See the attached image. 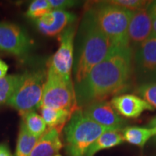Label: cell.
<instances>
[{"instance_id":"6da1fadb","label":"cell","mask_w":156,"mask_h":156,"mask_svg":"<svg viewBox=\"0 0 156 156\" xmlns=\"http://www.w3.org/2000/svg\"><path fill=\"white\" fill-rule=\"evenodd\" d=\"M132 74L133 49L129 46H114L83 80L75 85L78 108L124 92L129 88Z\"/></svg>"},{"instance_id":"7a4b0ae2","label":"cell","mask_w":156,"mask_h":156,"mask_svg":"<svg viewBox=\"0 0 156 156\" xmlns=\"http://www.w3.org/2000/svg\"><path fill=\"white\" fill-rule=\"evenodd\" d=\"M114 46L99 27L93 9H87L77 32L73 65L75 84L83 80Z\"/></svg>"},{"instance_id":"3957f363","label":"cell","mask_w":156,"mask_h":156,"mask_svg":"<svg viewBox=\"0 0 156 156\" xmlns=\"http://www.w3.org/2000/svg\"><path fill=\"white\" fill-rule=\"evenodd\" d=\"M116 130L104 127L90 119L77 108L64 128L65 149L68 156H85L88 148L104 132Z\"/></svg>"},{"instance_id":"277c9868","label":"cell","mask_w":156,"mask_h":156,"mask_svg":"<svg viewBox=\"0 0 156 156\" xmlns=\"http://www.w3.org/2000/svg\"><path fill=\"white\" fill-rule=\"evenodd\" d=\"M92 9L101 30L114 46H129L127 31L132 12L108 1L99 2Z\"/></svg>"},{"instance_id":"5b68a950","label":"cell","mask_w":156,"mask_h":156,"mask_svg":"<svg viewBox=\"0 0 156 156\" xmlns=\"http://www.w3.org/2000/svg\"><path fill=\"white\" fill-rule=\"evenodd\" d=\"M46 80L44 69L28 71L22 74V80L7 104L21 116L38 108Z\"/></svg>"},{"instance_id":"8992f818","label":"cell","mask_w":156,"mask_h":156,"mask_svg":"<svg viewBox=\"0 0 156 156\" xmlns=\"http://www.w3.org/2000/svg\"><path fill=\"white\" fill-rule=\"evenodd\" d=\"M41 107L66 109L73 114L78 107L73 80H65L48 69L38 108Z\"/></svg>"},{"instance_id":"52a82bcc","label":"cell","mask_w":156,"mask_h":156,"mask_svg":"<svg viewBox=\"0 0 156 156\" xmlns=\"http://www.w3.org/2000/svg\"><path fill=\"white\" fill-rule=\"evenodd\" d=\"M75 34L76 27L72 25L59 35V47L51 58L48 65V69L67 81H72Z\"/></svg>"},{"instance_id":"ba28073f","label":"cell","mask_w":156,"mask_h":156,"mask_svg":"<svg viewBox=\"0 0 156 156\" xmlns=\"http://www.w3.org/2000/svg\"><path fill=\"white\" fill-rule=\"evenodd\" d=\"M133 73L139 85L156 83V35H152L135 49Z\"/></svg>"},{"instance_id":"9c48e42d","label":"cell","mask_w":156,"mask_h":156,"mask_svg":"<svg viewBox=\"0 0 156 156\" xmlns=\"http://www.w3.org/2000/svg\"><path fill=\"white\" fill-rule=\"evenodd\" d=\"M33 42L25 30L10 23H0V50L23 57L30 50Z\"/></svg>"},{"instance_id":"30bf717a","label":"cell","mask_w":156,"mask_h":156,"mask_svg":"<svg viewBox=\"0 0 156 156\" xmlns=\"http://www.w3.org/2000/svg\"><path fill=\"white\" fill-rule=\"evenodd\" d=\"M84 114L90 119L104 127L122 130L126 121L118 114L109 102L97 101L82 108Z\"/></svg>"},{"instance_id":"8fae6325","label":"cell","mask_w":156,"mask_h":156,"mask_svg":"<svg viewBox=\"0 0 156 156\" xmlns=\"http://www.w3.org/2000/svg\"><path fill=\"white\" fill-rule=\"evenodd\" d=\"M152 35V18L147 7L132 12L127 31L129 46L136 49Z\"/></svg>"},{"instance_id":"7c38bea8","label":"cell","mask_w":156,"mask_h":156,"mask_svg":"<svg viewBox=\"0 0 156 156\" xmlns=\"http://www.w3.org/2000/svg\"><path fill=\"white\" fill-rule=\"evenodd\" d=\"M76 21V15L67 10H51L36 20L37 28L47 36L60 35Z\"/></svg>"},{"instance_id":"4fadbf2b","label":"cell","mask_w":156,"mask_h":156,"mask_svg":"<svg viewBox=\"0 0 156 156\" xmlns=\"http://www.w3.org/2000/svg\"><path fill=\"white\" fill-rule=\"evenodd\" d=\"M119 115L126 119H136L145 111H153L154 108L141 98L135 95H117L110 102Z\"/></svg>"},{"instance_id":"5bb4252c","label":"cell","mask_w":156,"mask_h":156,"mask_svg":"<svg viewBox=\"0 0 156 156\" xmlns=\"http://www.w3.org/2000/svg\"><path fill=\"white\" fill-rule=\"evenodd\" d=\"M61 132L56 129L47 128L41 136L30 156H55L63 147Z\"/></svg>"},{"instance_id":"9a60e30c","label":"cell","mask_w":156,"mask_h":156,"mask_svg":"<svg viewBox=\"0 0 156 156\" xmlns=\"http://www.w3.org/2000/svg\"><path fill=\"white\" fill-rule=\"evenodd\" d=\"M124 142L121 130H110L99 136L87 150L85 156H94L101 151L110 149Z\"/></svg>"},{"instance_id":"2e32d148","label":"cell","mask_w":156,"mask_h":156,"mask_svg":"<svg viewBox=\"0 0 156 156\" xmlns=\"http://www.w3.org/2000/svg\"><path fill=\"white\" fill-rule=\"evenodd\" d=\"M41 114L48 129H56L61 132L71 118L73 113L66 109L41 107Z\"/></svg>"},{"instance_id":"e0dca14e","label":"cell","mask_w":156,"mask_h":156,"mask_svg":"<svg viewBox=\"0 0 156 156\" xmlns=\"http://www.w3.org/2000/svg\"><path fill=\"white\" fill-rule=\"evenodd\" d=\"M122 134L124 141L142 148L151 138L153 137V132L151 129L135 126H126L122 129Z\"/></svg>"},{"instance_id":"ac0fdd59","label":"cell","mask_w":156,"mask_h":156,"mask_svg":"<svg viewBox=\"0 0 156 156\" xmlns=\"http://www.w3.org/2000/svg\"><path fill=\"white\" fill-rule=\"evenodd\" d=\"M39 139V137L30 134L23 122H21L17 136L15 156H30Z\"/></svg>"},{"instance_id":"d6986e66","label":"cell","mask_w":156,"mask_h":156,"mask_svg":"<svg viewBox=\"0 0 156 156\" xmlns=\"http://www.w3.org/2000/svg\"><path fill=\"white\" fill-rule=\"evenodd\" d=\"M22 80L21 75H9L0 78V105L7 103Z\"/></svg>"},{"instance_id":"ffe728a7","label":"cell","mask_w":156,"mask_h":156,"mask_svg":"<svg viewBox=\"0 0 156 156\" xmlns=\"http://www.w3.org/2000/svg\"><path fill=\"white\" fill-rule=\"evenodd\" d=\"M22 118V122L28 131L37 137L40 138L47 130V126L44 119L35 112H29Z\"/></svg>"},{"instance_id":"44dd1931","label":"cell","mask_w":156,"mask_h":156,"mask_svg":"<svg viewBox=\"0 0 156 156\" xmlns=\"http://www.w3.org/2000/svg\"><path fill=\"white\" fill-rule=\"evenodd\" d=\"M52 9L48 0H35L29 5L25 15L31 19H38Z\"/></svg>"},{"instance_id":"7402d4cb","label":"cell","mask_w":156,"mask_h":156,"mask_svg":"<svg viewBox=\"0 0 156 156\" xmlns=\"http://www.w3.org/2000/svg\"><path fill=\"white\" fill-rule=\"evenodd\" d=\"M135 92L139 97L156 108V83L143 84L138 85Z\"/></svg>"},{"instance_id":"603a6c76","label":"cell","mask_w":156,"mask_h":156,"mask_svg":"<svg viewBox=\"0 0 156 156\" xmlns=\"http://www.w3.org/2000/svg\"><path fill=\"white\" fill-rule=\"evenodd\" d=\"M108 2L112 5L118 6L131 12L147 8L148 5L151 2L143 0H113Z\"/></svg>"},{"instance_id":"cb8c5ba5","label":"cell","mask_w":156,"mask_h":156,"mask_svg":"<svg viewBox=\"0 0 156 156\" xmlns=\"http://www.w3.org/2000/svg\"><path fill=\"white\" fill-rule=\"evenodd\" d=\"M52 10H66L75 7L80 2L73 0H48Z\"/></svg>"},{"instance_id":"d4e9b609","label":"cell","mask_w":156,"mask_h":156,"mask_svg":"<svg viewBox=\"0 0 156 156\" xmlns=\"http://www.w3.org/2000/svg\"><path fill=\"white\" fill-rule=\"evenodd\" d=\"M0 156H13L9 151V147L5 143L0 144Z\"/></svg>"},{"instance_id":"484cf974","label":"cell","mask_w":156,"mask_h":156,"mask_svg":"<svg viewBox=\"0 0 156 156\" xmlns=\"http://www.w3.org/2000/svg\"><path fill=\"white\" fill-rule=\"evenodd\" d=\"M9 67L3 60L0 59V78L4 77L7 75Z\"/></svg>"},{"instance_id":"4316f807","label":"cell","mask_w":156,"mask_h":156,"mask_svg":"<svg viewBox=\"0 0 156 156\" xmlns=\"http://www.w3.org/2000/svg\"><path fill=\"white\" fill-rule=\"evenodd\" d=\"M147 127L151 129L153 132V138L156 140V116H154L152 119L148 123Z\"/></svg>"},{"instance_id":"83f0119b","label":"cell","mask_w":156,"mask_h":156,"mask_svg":"<svg viewBox=\"0 0 156 156\" xmlns=\"http://www.w3.org/2000/svg\"><path fill=\"white\" fill-rule=\"evenodd\" d=\"M147 10L151 15L156 16V1L151 2L147 6Z\"/></svg>"},{"instance_id":"f1b7e54d","label":"cell","mask_w":156,"mask_h":156,"mask_svg":"<svg viewBox=\"0 0 156 156\" xmlns=\"http://www.w3.org/2000/svg\"><path fill=\"white\" fill-rule=\"evenodd\" d=\"M151 18H152V26H153V34L156 35V16L151 15Z\"/></svg>"},{"instance_id":"f546056e","label":"cell","mask_w":156,"mask_h":156,"mask_svg":"<svg viewBox=\"0 0 156 156\" xmlns=\"http://www.w3.org/2000/svg\"><path fill=\"white\" fill-rule=\"evenodd\" d=\"M55 156H62V155H60V154H57V155H56Z\"/></svg>"}]
</instances>
